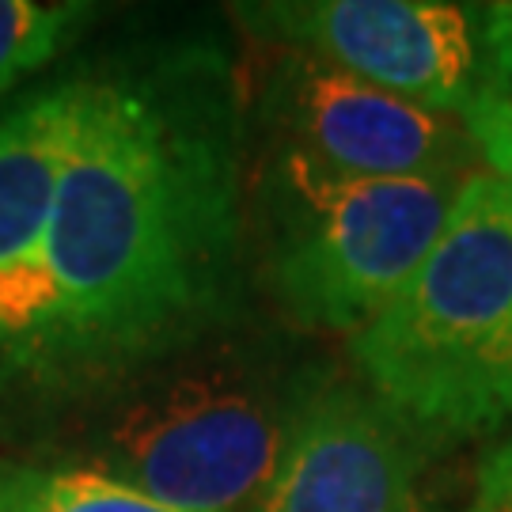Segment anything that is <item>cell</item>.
<instances>
[{"mask_svg":"<svg viewBox=\"0 0 512 512\" xmlns=\"http://www.w3.org/2000/svg\"><path fill=\"white\" fill-rule=\"evenodd\" d=\"M80 76L0 107V437L31 444L46 376V224L69 145Z\"/></svg>","mask_w":512,"mask_h":512,"instance_id":"cell-5","label":"cell"},{"mask_svg":"<svg viewBox=\"0 0 512 512\" xmlns=\"http://www.w3.org/2000/svg\"><path fill=\"white\" fill-rule=\"evenodd\" d=\"M478 490L505 497L512 505V437H505L482 456V463H478Z\"/></svg>","mask_w":512,"mask_h":512,"instance_id":"cell-13","label":"cell"},{"mask_svg":"<svg viewBox=\"0 0 512 512\" xmlns=\"http://www.w3.org/2000/svg\"><path fill=\"white\" fill-rule=\"evenodd\" d=\"M482 57H486V84L512 95V0L482 4Z\"/></svg>","mask_w":512,"mask_h":512,"instance_id":"cell-12","label":"cell"},{"mask_svg":"<svg viewBox=\"0 0 512 512\" xmlns=\"http://www.w3.org/2000/svg\"><path fill=\"white\" fill-rule=\"evenodd\" d=\"M46 285L31 444L243 319L239 107L217 50L156 46L80 76L46 224Z\"/></svg>","mask_w":512,"mask_h":512,"instance_id":"cell-1","label":"cell"},{"mask_svg":"<svg viewBox=\"0 0 512 512\" xmlns=\"http://www.w3.org/2000/svg\"><path fill=\"white\" fill-rule=\"evenodd\" d=\"M258 35L327 61L372 88L459 114L486 88L482 16L444 0H285L236 8Z\"/></svg>","mask_w":512,"mask_h":512,"instance_id":"cell-6","label":"cell"},{"mask_svg":"<svg viewBox=\"0 0 512 512\" xmlns=\"http://www.w3.org/2000/svg\"><path fill=\"white\" fill-rule=\"evenodd\" d=\"M471 512H512V505L505 501V497H494V494H482V490H475Z\"/></svg>","mask_w":512,"mask_h":512,"instance_id":"cell-14","label":"cell"},{"mask_svg":"<svg viewBox=\"0 0 512 512\" xmlns=\"http://www.w3.org/2000/svg\"><path fill=\"white\" fill-rule=\"evenodd\" d=\"M467 179H357L274 148L258 183L262 281L311 334H357L418 274Z\"/></svg>","mask_w":512,"mask_h":512,"instance_id":"cell-4","label":"cell"},{"mask_svg":"<svg viewBox=\"0 0 512 512\" xmlns=\"http://www.w3.org/2000/svg\"><path fill=\"white\" fill-rule=\"evenodd\" d=\"M0 512H179L110 478L0 456Z\"/></svg>","mask_w":512,"mask_h":512,"instance_id":"cell-9","label":"cell"},{"mask_svg":"<svg viewBox=\"0 0 512 512\" xmlns=\"http://www.w3.org/2000/svg\"><path fill=\"white\" fill-rule=\"evenodd\" d=\"M425 459L429 448L365 384L334 372L251 512H429Z\"/></svg>","mask_w":512,"mask_h":512,"instance_id":"cell-8","label":"cell"},{"mask_svg":"<svg viewBox=\"0 0 512 512\" xmlns=\"http://www.w3.org/2000/svg\"><path fill=\"white\" fill-rule=\"evenodd\" d=\"M349 357L429 452L512 421V198L490 171L463 183L437 247Z\"/></svg>","mask_w":512,"mask_h":512,"instance_id":"cell-3","label":"cell"},{"mask_svg":"<svg viewBox=\"0 0 512 512\" xmlns=\"http://www.w3.org/2000/svg\"><path fill=\"white\" fill-rule=\"evenodd\" d=\"M258 107L281 148L357 179H471L475 141L459 114L372 88L304 50L270 65Z\"/></svg>","mask_w":512,"mask_h":512,"instance_id":"cell-7","label":"cell"},{"mask_svg":"<svg viewBox=\"0 0 512 512\" xmlns=\"http://www.w3.org/2000/svg\"><path fill=\"white\" fill-rule=\"evenodd\" d=\"M92 16V4L76 0H0V99L19 80L46 69Z\"/></svg>","mask_w":512,"mask_h":512,"instance_id":"cell-10","label":"cell"},{"mask_svg":"<svg viewBox=\"0 0 512 512\" xmlns=\"http://www.w3.org/2000/svg\"><path fill=\"white\" fill-rule=\"evenodd\" d=\"M459 122L471 133L478 160L490 167V175L512 198V95L497 92L490 84L478 88L475 99L459 110Z\"/></svg>","mask_w":512,"mask_h":512,"instance_id":"cell-11","label":"cell"},{"mask_svg":"<svg viewBox=\"0 0 512 512\" xmlns=\"http://www.w3.org/2000/svg\"><path fill=\"white\" fill-rule=\"evenodd\" d=\"M334 368L243 319L80 406L31 459L110 478L179 512H251Z\"/></svg>","mask_w":512,"mask_h":512,"instance_id":"cell-2","label":"cell"}]
</instances>
